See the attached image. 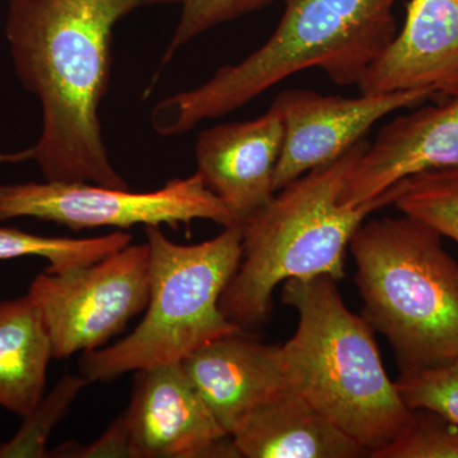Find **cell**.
Returning <instances> with one entry per match:
<instances>
[{"mask_svg":"<svg viewBox=\"0 0 458 458\" xmlns=\"http://www.w3.org/2000/svg\"><path fill=\"white\" fill-rule=\"evenodd\" d=\"M168 3L179 0H8L14 71L42 111L40 138L21 157L33 159L45 180L128 189L111 164L99 120L114 29L135 9Z\"/></svg>","mask_w":458,"mask_h":458,"instance_id":"1","label":"cell"},{"mask_svg":"<svg viewBox=\"0 0 458 458\" xmlns=\"http://www.w3.org/2000/svg\"><path fill=\"white\" fill-rule=\"evenodd\" d=\"M397 2L284 0L279 25L262 47L200 86L162 99L153 108L152 128L164 137L185 134L307 69H319L339 86H358L396 36Z\"/></svg>","mask_w":458,"mask_h":458,"instance_id":"2","label":"cell"},{"mask_svg":"<svg viewBox=\"0 0 458 458\" xmlns=\"http://www.w3.org/2000/svg\"><path fill=\"white\" fill-rule=\"evenodd\" d=\"M367 147L360 140L335 161L303 174L241 225L242 260L221 298L229 321L242 330L269 321L274 291L286 280L344 279L352 234L370 214L394 201L388 189L358 207L340 204Z\"/></svg>","mask_w":458,"mask_h":458,"instance_id":"3","label":"cell"},{"mask_svg":"<svg viewBox=\"0 0 458 458\" xmlns=\"http://www.w3.org/2000/svg\"><path fill=\"white\" fill-rule=\"evenodd\" d=\"M282 301L300 316L282 345L289 386L369 457L390 445L412 410L386 372L369 322L345 306L331 276L286 280Z\"/></svg>","mask_w":458,"mask_h":458,"instance_id":"4","label":"cell"},{"mask_svg":"<svg viewBox=\"0 0 458 458\" xmlns=\"http://www.w3.org/2000/svg\"><path fill=\"white\" fill-rule=\"evenodd\" d=\"M442 238L403 214L364 221L349 243L361 316L390 343L400 373L458 357V262Z\"/></svg>","mask_w":458,"mask_h":458,"instance_id":"5","label":"cell"},{"mask_svg":"<svg viewBox=\"0 0 458 458\" xmlns=\"http://www.w3.org/2000/svg\"><path fill=\"white\" fill-rule=\"evenodd\" d=\"M144 228L150 259L146 315L120 342L82 352L80 375L89 384L181 363L205 344L242 331L221 310L242 260V227H225L197 245L172 242L161 225Z\"/></svg>","mask_w":458,"mask_h":458,"instance_id":"6","label":"cell"},{"mask_svg":"<svg viewBox=\"0 0 458 458\" xmlns=\"http://www.w3.org/2000/svg\"><path fill=\"white\" fill-rule=\"evenodd\" d=\"M14 218L54 222L73 231H123L138 225L179 227L198 219L225 228L241 225L198 172L149 192L59 181L0 185V222Z\"/></svg>","mask_w":458,"mask_h":458,"instance_id":"7","label":"cell"},{"mask_svg":"<svg viewBox=\"0 0 458 458\" xmlns=\"http://www.w3.org/2000/svg\"><path fill=\"white\" fill-rule=\"evenodd\" d=\"M149 247L128 245L98 261L45 270L27 291L49 334L56 360L104 348L149 301Z\"/></svg>","mask_w":458,"mask_h":458,"instance_id":"8","label":"cell"},{"mask_svg":"<svg viewBox=\"0 0 458 458\" xmlns=\"http://www.w3.org/2000/svg\"><path fill=\"white\" fill-rule=\"evenodd\" d=\"M434 95L427 89L343 98L310 89H286L273 101L284 126V140L276 165L278 192L303 174L335 161L364 140L387 114L419 107Z\"/></svg>","mask_w":458,"mask_h":458,"instance_id":"9","label":"cell"},{"mask_svg":"<svg viewBox=\"0 0 458 458\" xmlns=\"http://www.w3.org/2000/svg\"><path fill=\"white\" fill-rule=\"evenodd\" d=\"M134 373L123 411L131 458L240 457L181 363Z\"/></svg>","mask_w":458,"mask_h":458,"instance_id":"10","label":"cell"},{"mask_svg":"<svg viewBox=\"0 0 458 458\" xmlns=\"http://www.w3.org/2000/svg\"><path fill=\"white\" fill-rule=\"evenodd\" d=\"M439 99L379 131L346 181L340 204L358 207L412 174L458 165V90Z\"/></svg>","mask_w":458,"mask_h":458,"instance_id":"11","label":"cell"},{"mask_svg":"<svg viewBox=\"0 0 458 458\" xmlns=\"http://www.w3.org/2000/svg\"><path fill=\"white\" fill-rule=\"evenodd\" d=\"M283 140L282 116L273 105L254 120L222 123L199 135L197 172L241 225L276 194Z\"/></svg>","mask_w":458,"mask_h":458,"instance_id":"12","label":"cell"},{"mask_svg":"<svg viewBox=\"0 0 458 458\" xmlns=\"http://www.w3.org/2000/svg\"><path fill=\"white\" fill-rule=\"evenodd\" d=\"M364 95L427 89L443 98L458 90V0H410L405 22L361 77Z\"/></svg>","mask_w":458,"mask_h":458,"instance_id":"13","label":"cell"},{"mask_svg":"<svg viewBox=\"0 0 458 458\" xmlns=\"http://www.w3.org/2000/svg\"><path fill=\"white\" fill-rule=\"evenodd\" d=\"M190 381L228 436L260 403L289 386L282 345L236 331L181 361Z\"/></svg>","mask_w":458,"mask_h":458,"instance_id":"14","label":"cell"},{"mask_svg":"<svg viewBox=\"0 0 458 458\" xmlns=\"http://www.w3.org/2000/svg\"><path fill=\"white\" fill-rule=\"evenodd\" d=\"M240 457L360 458L369 451L291 386L252 410L232 434Z\"/></svg>","mask_w":458,"mask_h":458,"instance_id":"15","label":"cell"},{"mask_svg":"<svg viewBox=\"0 0 458 458\" xmlns=\"http://www.w3.org/2000/svg\"><path fill=\"white\" fill-rule=\"evenodd\" d=\"M49 334L29 297L0 301V406L25 418L47 387Z\"/></svg>","mask_w":458,"mask_h":458,"instance_id":"16","label":"cell"},{"mask_svg":"<svg viewBox=\"0 0 458 458\" xmlns=\"http://www.w3.org/2000/svg\"><path fill=\"white\" fill-rule=\"evenodd\" d=\"M131 234L123 231L101 237H47L17 228L0 227V260L38 256L49 261L47 271L56 273L86 267L131 243Z\"/></svg>","mask_w":458,"mask_h":458,"instance_id":"17","label":"cell"},{"mask_svg":"<svg viewBox=\"0 0 458 458\" xmlns=\"http://www.w3.org/2000/svg\"><path fill=\"white\" fill-rule=\"evenodd\" d=\"M390 189L401 214L458 243V165L412 174Z\"/></svg>","mask_w":458,"mask_h":458,"instance_id":"18","label":"cell"},{"mask_svg":"<svg viewBox=\"0 0 458 458\" xmlns=\"http://www.w3.org/2000/svg\"><path fill=\"white\" fill-rule=\"evenodd\" d=\"M89 382L83 376H64L47 397L26 415L25 424L12 441L0 445V457H47V442L75 396Z\"/></svg>","mask_w":458,"mask_h":458,"instance_id":"19","label":"cell"},{"mask_svg":"<svg viewBox=\"0 0 458 458\" xmlns=\"http://www.w3.org/2000/svg\"><path fill=\"white\" fill-rule=\"evenodd\" d=\"M373 458H458V424L432 410L414 409L408 426Z\"/></svg>","mask_w":458,"mask_h":458,"instance_id":"20","label":"cell"},{"mask_svg":"<svg viewBox=\"0 0 458 458\" xmlns=\"http://www.w3.org/2000/svg\"><path fill=\"white\" fill-rule=\"evenodd\" d=\"M276 0H179L181 14L162 65H167L177 51L216 27L269 7Z\"/></svg>","mask_w":458,"mask_h":458,"instance_id":"21","label":"cell"},{"mask_svg":"<svg viewBox=\"0 0 458 458\" xmlns=\"http://www.w3.org/2000/svg\"><path fill=\"white\" fill-rule=\"evenodd\" d=\"M396 386L410 409L432 410L458 424V357L433 369L400 373Z\"/></svg>","mask_w":458,"mask_h":458,"instance_id":"22","label":"cell"},{"mask_svg":"<svg viewBox=\"0 0 458 458\" xmlns=\"http://www.w3.org/2000/svg\"><path fill=\"white\" fill-rule=\"evenodd\" d=\"M54 454L56 457H131V430L125 414L114 419L98 441L86 445L68 442Z\"/></svg>","mask_w":458,"mask_h":458,"instance_id":"23","label":"cell"},{"mask_svg":"<svg viewBox=\"0 0 458 458\" xmlns=\"http://www.w3.org/2000/svg\"><path fill=\"white\" fill-rule=\"evenodd\" d=\"M12 155H0V162H11Z\"/></svg>","mask_w":458,"mask_h":458,"instance_id":"24","label":"cell"}]
</instances>
